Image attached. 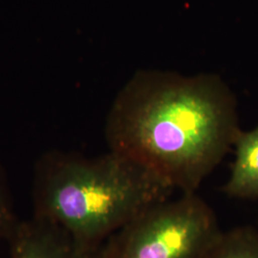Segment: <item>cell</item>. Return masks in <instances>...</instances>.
<instances>
[{"mask_svg":"<svg viewBox=\"0 0 258 258\" xmlns=\"http://www.w3.org/2000/svg\"><path fill=\"white\" fill-rule=\"evenodd\" d=\"M205 258H258V231L246 227L222 231Z\"/></svg>","mask_w":258,"mask_h":258,"instance_id":"8992f818","label":"cell"},{"mask_svg":"<svg viewBox=\"0 0 258 258\" xmlns=\"http://www.w3.org/2000/svg\"><path fill=\"white\" fill-rule=\"evenodd\" d=\"M240 130L233 95L215 75L139 72L120 90L105 122L108 149L196 194Z\"/></svg>","mask_w":258,"mask_h":258,"instance_id":"6da1fadb","label":"cell"},{"mask_svg":"<svg viewBox=\"0 0 258 258\" xmlns=\"http://www.w3.org/2000/svg\"><path fill=\"white\" fill-rule=\"evenodd\" d=\"M19 221L6 180L0 172V239L8 241Z\"/></svg>","mask_w":258,"mask_h":258,"instance_id":"52a82bcc","label":"cell"},{"mask_svg":"<svg viewBox=\"0 0 258 258\" xmlns=\"http://www.w3.org/2000/svg\"><path fill=\"white\" fill-rule=\"evenodd\" d=\"M196 194L155 204L104 241L95 258H205L221 233Z\"/></svg>","mask_w":258,"mask_h":258,"instance_id":"3957f363","label":"cell"},{"mask_svg":"<svg viewBox=\"0 0 258 258\" xmlns=\"http://www.w3.org/2000/svg\"><path fill=\"white\" fill-rule=\"evenodd\" d=\"M8 242L11 258H90L62 228L35 215L20 220Z\"/></svg>","mask_w":258,"mask_h":258,"instance_id":"277c9868","label":"cell"},{"mask_svg":"<svg viewBox=\"0 0 258 258\" xmlns=\"http://www.w3.org/2000/svg\"><path fill=\"white\" fill-rule=\"evenodd\" d=\"M174 190L147 166L110 150L94 158L52 150L35 167L34 215L58 225L95 258L111 234Z\"/></svg>","mask_w":258,"mask_h":258,"instance_id":"7a4b0ae2","label":"cell"},{"mask_svg":"<svg viewBox=\"0 0 258 258\" xmlns=\"http://www.w3.org/2000/svg\"><path fill=\"white\" fill-rule=\"evenodd\" d=\"M235 160L223 190L235 198H258V126L240 131L233 144Z\"/></svg>","mask_w":258,"mask_h":258,"instance_id":"5b68a950","label":"cell"}]
</instances>
